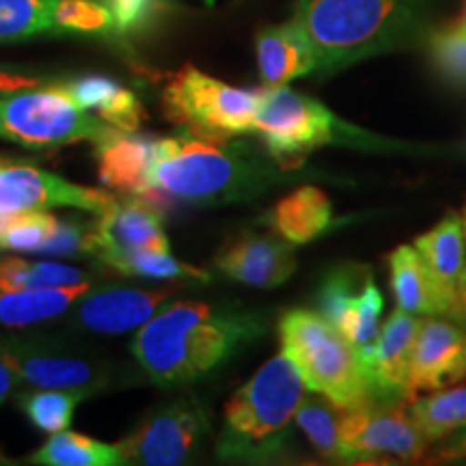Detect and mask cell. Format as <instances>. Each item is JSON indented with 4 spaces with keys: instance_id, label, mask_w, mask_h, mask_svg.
<instances>
[{
    "instance_id": "obj_32",
    "label": "cell",
    "mask_w": 466,
    "mask_h": 466,
    "mask_svg": "<svg viewBox=\"0 0 466 466\" xmlns=\"http://www.w3.org/2000/svg\"><path fill=\"white\" fill-rule=\"evenodd\" d=\"M428 55L434 72L456 89H466V25L451 20L428 33Z\"/></svg>"
},
{
    "instance_id": "obj_34",
    "label": "cell",
    "mask_w": 466,
    "mask_h": 466,
    "mask_svg": "<svg viewBox=\"0 0 466 466\" xmlns=\"http://www.w3.org/2000/svg\"><path fill=\"white\" fill-rule=\"evenodd\" d=\"M58 218L44 209L9 214L0 227V250L15 253H42L46 242L55 236Z\"/></svg>"
},
{
    "instance_id": "obj_41",
    "label": "cell",
    "mask_w": 466,
    "mask_h": 466,
    "mask_svg": "<svg viewBox=\"0 0 466 466\" xmlns=\"http://www.w3.org/2000/svg\"><path fill=\"white\" fill-rule=\"evenodd\" d=\"M451 319H458V322L466 329V261H464V268H462V275H460V279H458L456 311H453Z\"/></svg>"
},
{
    "instance_id": "obj_39",
    "label": "cell",
    "mask_w": 466,
    "mask_h": 466,
    "mask_svg": "<svg viewBox=\"0 0 466 466\" xmlns=\"http://www.w3.org/2000/svg\"><path fill=\"white\" fill-rule=\"evenodd\" d=\"M442 445L436 450L434 458L441 462H456V460L466 458V428L456 430V432L441 441Z\"/></svg>"
},
{
    "instance_id": "obj_37",
    "label": "cell",
    "mask_w": 466,
    "mask_h": 466,
    "mask_svg": "<svg viewBox=\"0 0 466 466\" xmlns=\"http://www.w3.org/2000/svg\"><path fill=\"white\" fill-rule=\"evenodd\" d=\"M108 9L113 14L115 28L132 31L147 20L154 0H108Z\"/></svg>"
},
{
    "instance_id": "obj_44",
    "label": "cell",
    "mask_w": 466,
    "mask_h": 466,
    "mask_svg": "<svg viewBox=\"0 0 466 466\" xmlns=\"http://www.w3.org/2000/svg\"><path fill=\"white\" fill-rule=\"evenodd\" d=\"M7 217H9V214H0V227H3V223L7 220Z\"/></svg>"
},
{
    "instance_id": "obj_2",
    "label": "cell",
    "mask_w": 466,
    "mask_h": 466,
    "mask_svg": "<svg viewBox=\"0 0 466 466\" xmlns=\"http://www.w3.org/2000/svg\"><path fill=\"white\" fill-rule=\"evenodd\" d=\"M275 179V168L250 145L184 134L156 141L141 199L158 208L167 201L220 206L253 199Z\"/></svg>"
},
{
    "instance_id": "obj_11",
    "label": "cell",
    "mask_w": 466,
    "mask_h": 466,
    "mask_svg": "<svg viewBox=\"0 0 466 466\" xmlns=\"http://www.w3.org/2000/svg\"><path fill=\"white\" fill-rule=\"evenodd\" d=\"M208 432L206 412L190 400L162 406L119 442L126 464L175 466L192 456L197 442Z\"/></svg>"
},
{
    "instance_id": "obj_7",
    "label": "cell",
    "mask_w": 466,
    "mask_h": 466,
    "mask_svg": "<svg viewBox=\"0 0 466 466\" xmlns=\"http://www.w3.org/2000/svg\"><path fill=\"white\" fill-rule=\"evenodd\" d=\"M165 115L188 134L208 141H231L253 132L261 89H240L186 66L162 93Z\"/></svg>"
},
{
    "instance_id": "obj_29",
    "label": "cell",
    "mask_w": 466,
    "mask_h": 466,
    "mask_svg": "<svg viewBox=\"0 0 466 466\" xmlns=\"http://www.w3.org/2000/svg\"><path fill=\"white\" fill-rule=\"evenodd\" d=\"M104 266L126 277H147L171 281V279H195V281H209V275L201 268L184 264L175 259L171 253L162 250H127V253H113L100 258Z\"/></svg>"
},
{
    "instance_id": "obj_23",
    "label": "cell",
    "mask_w": 466,
    "mask_h": 466,
    "mask_svg": "<svg viewBox=\"0 0 466 466\" xmlns=\"http://www.w3.org/2000/svg\"><path fill=\"white\" fill-rule=\"evenodd\" d=\"M333 206L324 190L300 186L272 208L268 223L291 244H309L330 227Z\"/></svg>"
},
{
    "instance_id": "obj_9",
    "label": "cell",
    "mask_w": 466,
    "mask_h": 466,
    "mask_svg": "<svg viewBox=\"0 0 466 466\" xmlns=\"http://www.w3.org/2000/svg\"><path fill=\"white\" fill-rule=\"evenodd\" d=\"M425 436L410 410L395 400L370 398L341 412V460H404L417 462L425 453Z\"/></svg>"
},
{
    "instance_id": "obj_35",
    "label": "cell",
    "mask_w": 466,
    "mask_h": 466,
    "mask_svg": "<svg viewBox=\"0 0 466 466\" xmlns=\"http://www.w3.org/2000/svg\"><path fill=\"white\" fill-rule=\"evenodd\" d=\"M56 33H102L115 28L108 5L96 0H56L55 5Z\"/></svg>"
},
{
    "instance_id": "obj_42",
    "label": "cell",
    "mask_w": 466,
    "mask_h": 466,
    "mask_svg": "<svg viewBox=\"0 0 466 466\" xmlns=\"http://www.w3.org/2000/svg\"><path fill=\"white\" fill-rule=\"evenodd\" d=\"M462 227H464V238H466V208L462 209Z\"/></svg>"
},
{
    "instance_id": "obj_4",
    "label": "cell",
    "mask_w": 466,
    "mask_h": 466,
    "mask_svg": "<svg viewBox=\"0 0 466 466\" xmlns=\"http://www.w3.org/2000/svg\"><path fill=\"white\" fill-rule=\"evenodd\" d=\"M305 380L296 365L281 352L259 367V371L225 406V428L218 453L229 460L268 458L283 447L285 430L302 398Z\"/></svg>"
},
{
    "instance_id": "obj_17",
    "label": "cell",
    "mask_w": 466,
    "mask_h": 466,
    "mask_svg": "<svg viewBox=\"0 0 466 466\" xmlns=\"http://www.w3.org/2000/svg\"><path fill=\"white\" fill-rule=\"evenodd\" d=\"M419 326H421V319L415 313L404 311V309L393 311L384 322L374 346V354L367 363L371 398H401L410 401L408 380H410L412 350H415Z\"/></svg>"
},
{
    "instance_id": "obj_40",
    "label": "cell",
    "mask_w": 466,
    "mask_h": 466,
    "mask_svg": "<svg viewBox=\"0 0 466 466\" xmlns=\"http://www.w3.org/2000/svg\"><path fill=\"white\" fill-rule=\"evenodd\" d=\"M17 382H20V378L15 376V371L11 370V365L7 363V360L0 357V404H3V401L7 400L11 393H14Z\"/></svg>"
},
{
    "instance_id": "obj_25",
    "label": "cell",
    "mask_w": 466,
    "mask_h": 466,
    "mask_svg": "<svg viewBox=\"0 0 466 466\" xmlns=\"http://www.w3.org/2000/svg\"><path fill=\"white\" fill-rule=\"evenodd\" d=\"M89 283L69 285V288H35L0 291V324L11 329L52 319L66 313L74 302L89 294Z\"/></svg>"
},
{
    "instance_id": "obj_33",
    "label": "cell",
    "mask_w": 466,
    "mask_h": 466,
    "mask_svg": "<svg viewBox=\"0 0 466 466\" xmlns=\"http://www.w3.org/2000/svg\"><path fill=\"white\" fill-rule=\"evenodd\" d=\"M86 393L67 391V389H48V391H33L20 398V408L28 421L44 432H61L72 423L74 410Z\"/></svg>"
},
{
    "instance_id": "obj_14",
    "label": "cell",
    "mask_w": 466,
    "mask_h": 466,
    "mask_svg": "<svg viewBox=\"0 0 466 466\" xmlns=\"http://www.w3.org/2000/svg\"><path fill=\"white\" fill-rule=\"evenodd\" d=\"M466 378V329L441 316H425L412 350L410 401L417 393L453 387Z\"/></svg>"
},
{
    "instance_id": "obj_36",
    "label": "cell",
    "mask_w": 466,
    "mask_h": 466,
    "mask_svg": "<svg viewBox=\"0 0 466 466\" xmlns=\"http://www.w3.org/2000/svg\"><path fill=\"white\" fill-rule=\"evenodd\" d=\"M44 255H80L91 253V227H83L78 223H69V220H58L55 236L46 242L42 248Z\"/></svg>"
},
{
    "instance_id": "obj_21",
    "label": "cell",
    "mask_w": 466,
    "mask_h": 466,
    "mask_svg": "<svg viewBox=\"0 0 466 466\" xmlns=\"http://www.w3.org/2000/svg\"><path fill=\"white\" fill-rule=\"evenodd\" d=\"M156 141L158 138L138 137L137 132L115 130L108 138L96 143L102 184L124 195L143 197L147 192V171L154 160Z\"/></svg>"
},
{
    "instance_id": "obj_12",
    "label": "cell",
    "mask_w": 466,
    "mask_h": 466,
    "mask_svg": "<svg viewBox=\"0 0 466 466\" xmlns=\"http://www.w3.org/2000/svg\"><path fill=\"white\" fill-rule=\"evenodd\" d=\"M0 357L11 365L20 382L35 389H67L89 395L106 380L100 367L52 341L5 337L0 339Z\"/></svg>"
},
{
    "instance_id": "obj_30",
    "label": "cell",
    "mask_w": 466,
    "mask_h": 466,
    "mask_svg": "<svg viewBox=\"0 0 466 466\" xmlns=\"http://www.w3.org/2000/svg\"><path fill=\"white\" fill-rule=\"evenodd\" d=\"M341 412L343 408L319 398H302L294 421L307 434L319 456L341 460Z\"/></svg>"
},
{
    "instance_id": "obj_16",
    "label": "cell",
    "mask_w": 466,
    "mask_h": 466,
    "mask_svg": "<svg viewBox=\"0 0 466 466\" xmlns=\"http://www.w3.org/2000/svg\"><path fill=\"white\" fill-rule=\"evenodd\" d=\"M217 268L233 281L253 288H279L296 272L291 242L277 233H242L217 255Z\"/></svg>"
},
{
    "instance_id": "obj_31",
    "label": "cell",
    "mask_w": 466,
    "mask_h": 466,
    "mask_svg": "<svg viewBox=\"0 0 466 466\" xmlns=\"http://www.w3.org/2000/svg\"><path fill=\"white\" fill-rule=\"evenodd\" d=\"M56 0H0V44L56 35Z\"/></svg>"
},
{
    "instance_id": "obj_28",
    "label": "cell",
    "mask_w": 466,
    "mask_h": 466,
    "mask_svg": "<svg viewBox=\"0 0 466 466\" xmlns=\"http://www.w3.org/2000/svg\"><path fill=\"white\" fill-rule=\"evenodd\" d=\"M78 268L61 261H26L20 258H0V291L35 288H69L85 283Z\"/></svg>"
},
{
    "instance_id": "obj_6",
    "label": "cell",
    "mask_w": 466,
    "mask_h": 466,
    "mask_svg": "<svg viewBox=\"0 0 466 466\" xmlns=\"http://www.w3.org/2000/svg\"><path fill=\"white\" fill-rule=\"evenodd\" d=\"M116 127L78 106L63 85L31 86L0 97V141L28 149L108 138Z\"/></svg>"
},
{
    "instance_id": "obj_22",
    "label": "cell",
    "mask_w": 466,
    "mask_h": 466,
    "mask_svg": "<svg viewBox=\"0 0 466 466\" xmlns=\"http://www.w3.org/2000/svg\"><path fill=\"white\" fill-rule=\"evenodd\" d=\"M63 86L78 106L96 113L116 130L137 132L141 127L145 113L138 97L108 76H83Z\"/></svg>"
},
{
    "instance_id": "obj_5",
    "label": "cell",
    "mask_w": 466,
    "mask_h": 466,
    "mask_svg": "<svg viewBox=\"0 0 466 466\" xmlns=\"http://www.w3.org/2000/svg\"><path fill=\"white\" fill-rule=\"evenodd\" d=\"M281 350L305 380L309 391L324 395L339 408L371 398L363 357L322 313L291 309L279 322Z\"/></svg>"
},
{
    "instance_id": "obj_18",
    "label": "cell",
    "mask_w": 466,
    "mask_h": 466,
    "mask_svg": "<svg viewBox=\"0 0 466 466\" xmlns=\"http://www.w3.org/2000/svg\"><path fill=\"white\" fill-rule=\"evenodd\" d=\"M171 289L104 288L86 296L78 307L76 319L85 329L102 335H119L141 329L171 299Z\"/></svg>"
},
{
    "instance_id": "obj_20",
    "label": "cell",
    "mask_w": 466,
    "mask_h": 466,
    "mask_svg": "<svg viewBox=\"0 0 466 466\" xmlns=\"http://www.w3.org/2000/svg\"><path fill=\"white\" fill-rule=\"evenodd\" d=\"M258 67L266 86H283L316 72V50L299 22L268 26L258 35Z\"/></svg>"
},
{
    "instance_id": "obj_8",
    "label": "cell",
    "mask_w": 466,
    "mask_h": 466,
    "mask_svg": "<svg viewBox=\"0 0 466 466\" xmlns=\"http://www.w3.org/2000/svg\"><path fill=\"white\" fill-rule=\"evenodd\" d=\"M343 121L330 113L322 102L288 86H264L255 115L253 132L264 138L268 154L279 165H299L311 151L341 141Z\"/></svg>"
},
{
    "instance_id": "obj_10",
    "label": "cell",
    "mask_w": 466,
    "mask_h": 466,
    "mask_svg": "<svg viewBox=\"0 0 466 466\" xmlns=\"http://www.w3.org/2000/svg\"><path fill=\"white\" fill-rule=\"evenodd\" d=\"M382 294L365 266H341L324 279L319 313L359 350L367 367L380 335Z\"/></svg>"
},
{
    "instance_id": "obj_27",
    "label": "cell",
    "mask_w": 466,
    "mask_h": 466,
    "mask_svg": "<svg viewBox=\"0 0 466 466\" xmlns=\"http://www.w3.org/2000/svg\"><path fill=\"white\" fill-rule=\"evenodd\" d=\"M408 410L425 441L441 442L456 430L466 428V387H447L428 393L425 398H415Z\"/></svg>"
},
{
    "instance_id": "obj_19",
    "label": "cell",
    "mask_w": 466,
    "mask_h": 466,
    "mask_svg": "<svg viewBox=\"0 0 466 466\" xmlns=\"http://www.w3.org/2000/svg\"><path fill=\"white\" fill-rule=\"evenodd\" d=\"M389 283L398 302L415 316H450L453 318V305L442 294L439 281L425 264L415 244H400L389 253Z\"/></svg>"
},
{
    "instance_id": "obj_38",
    "label": "cell",
    "mask_w": 466,
    "mask_h": 466,
    "mask_svg": "<svg viewBox=\"0 0 466 466\" xmlns=\"http://www.w3.org/2000/svg\"><path fill=\"white\" fill-rule=\"evenodd\" d=\"M44 85L42 76L28 72V69L0 66V97L20 89H31V86Z\"/></svg>"
},
{
    "instance_id": "obj_13",
    "label": "cell",
    "mask_w": 466,
    "mask_h": 466,
    "mask_svg": "<svg viewBox=\"0 0 466 466\" xmlns=\"http://www.w3.org/2000/svg\"><path fill=\"white\" fill-rule=\"evenodd\" d=\"M113 199L110 192L76 186L37 167L0 160V214L46 208H76L100 214Z\"/></svg>"
},
{
    "instance_id": "obj_45",
    "label": "cell",
    "mask_w": 466,
    "mask_h": 466,
    "mask_svg": "<svg viewBox=\"0 0 466 466\" xmlns=\"http://www.w3.org/2000/svg\"><path fill=\"white\" fill-rule=\"evenodd\" d=\"M0 464H9V460L3 456V453H0Z\"/></svg>"
},
{
    "instance_id": "obj_26",
    "label": "cell",
    "mask_w": 466,
    "mask_h": 466,
    "mask_svg": "<svg viewBox=\"0 0 466 466\" xmlns=\"http://www.w3.org/2000/svg\"><path fill=\"white\" fill-rule=\"evenodd\" d=\"M31 464L44 466H119L126 464L124 451L119 445L96 441L91 436L67 432H55L31 456Z\"/></svg>"
},
{
    "instance_id": "obj_3",
    "label": "cell",
    "mask_w": 466,
    "mask_h": 466,
    "mask_svg": "<svg viewBox=\"0 0 466 466\" xmlns=\"http://www.w3.org/2000/svg\"><path fill=\"white\" fill-rule=\"evenodd\" d=\"M294 20L316 50V74L330 76L415 46L428 26V0H299Z\"/></svg>"
},
{
    "instance_id": "obj_43",
    "label": "cell",
    "mask_w": 466,
    "mask_h": 466,
    "mask_svg": "<svg viewBox=\"0 0 466 466\" xmlns=\"http://www.w3.org/2000/svg\"><path fill=\"white\" fill-rule=\"evenodd\" d=\"M460 20H462L466 25V0H464V11H462V15H460Z\"/></svg>"
},
{
    "instance_id": "obj_24",
    "label": "cell",
    "mask_w": 466,
    "mask_h": 466,
    "mask_svg": "<svg viewBox=\"0 0 466 466\" xmlns=\"http://www.w3.org/2000/svg\"><path fill=\"white\" fill-rule=\"evenodd\" d=\"M464 242L462 217H458L456 212H447L441 218V223H436L432 229L425 231L415 240V248L421 253L423 261L432 270L442 294L453 305V311H456L458 279L462 275L466 261Z\"/></svg>"
},
{
    "instance_id": "obj_1",
    "label": "cell",
    "mask_w": 466,
    "mask_h": 466,
    "mask_svg": "<svg viewBox=\"0 0 466 466\" xmlns=\"http://www.w3.org/2000/svg\"><path fill=\"white\" fill-rule=\"evenodd\" d=\"M258 313L173 302L137 330L132 352L154 382L175 387L208 376L264 335Z\"/></svg>"
},
{
    "instance_id": "obj_15",
    "label": "cell",
    "mask_w": 466,
    "mask_h": 466,
    "mask_svg": "<svg viewBox=\"0 0 466 466\" xmlns=\"http://www.w3.org/2000/svg\"><path fill=\"white\" fill-rule=\"evenodd\" d=\"M127 250H162L171 253V244L162 227V209L141 197L127 195L115 199L97 214L91 227V253L104 255Z\"/></svg>"
}]
</instances>
